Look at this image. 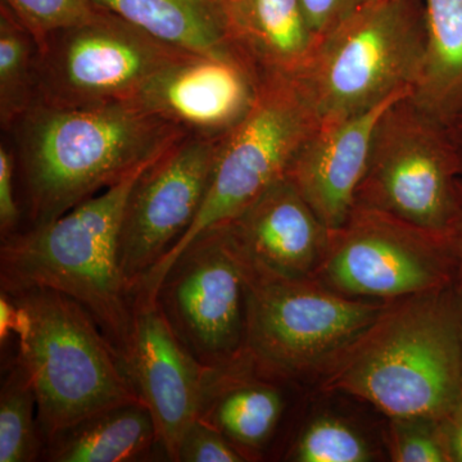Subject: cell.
<instances>
[{
  "label": "cell",
  "instance_id": "obj_1",
  "mask_svg": "<svg viewBox=\"0 0 462 462\" xmlns=\"http://www.w3.org/2000/svg\"><path fill=\"white\" fill-rule=\"evenodd\" d=\"M8 133L29 227L57 220L187 135L134 102L80 108L36 103Z\"/></svg>",
  "mask_w": 462,
  "mask_h": 462
},
{
  "label": "cell",
  "instance_id": "obj_2",
  "mask_svg": "<svg viewBox=\"0 0 462 462\" xmlns=\"http://www.w3.org/2000/svg\"><path fill=\"white\" fill-rule=\"evenodd\" d=\"M324 388L391 419L440 420L462 396V291L457 284L389 302L327 372Z\"/></svg>",
  "mask_w": 462,
  "mask_h": 462
},
{
  "label": "cell",
  "instance_id": "obj_3",
  "mask_svg": "<svg viewBox=\"0 0 462 462\" xmlns=\"http://www.w3.org/2000/svg\"><path fill=\"white\" fill-rule=\"evenodd\" d=\"M153 161L57 220L17 231L0 245L2 293L51 289L71 298L89 312L129 370L135 293L121 269L118 236L127 197Z\"/></svg>",
  "mask_w": 462,
  "mask_h": 462
},
{
  "label": "cell",
  "instance_id": "obj_4",
  "mask_svg": "<svg viewBox=\"0 0 462 462\" xmlns=\"http://www.w3.org/2000/svg\"><path fill=\"white\" fill-rule=\"evenodd\" d=\"M8 296L20 312L16 360L35 392L45 443L96 413L142 402L129 366L83 306L51 289Z\"/></svg>",
  "mask_w": 462,
  "mask_h": 462
},
{
  "label": "cell",
  "instance_id": "obj_5",
  "mask_svg": "<svg viewBox=\"0 0 462 462\" xmlns=\"http://www.w3.org/2000/svg\"><path fill=\"white\" fill-rule=\"evenodd\" d=\"M425 51L424 0H375L325 33L296 78L320 124L333 123L415 89Z\"/></svg>",
  "mask_w": 462,
  "mask_h": 462
},
{
  "label": "cell",
  "instance_id": "obj_6",
  "mask_svg": "<svg viewBox=\"0 0 462 462\" xmlns=\"http://www.w3.org/2000/svg\"><path fill=\"white\" fill-rule=\"evenodd\" d=\"M319 124L296 76L263 75L254 108L225 138L196 220L136 288L138 309L154 306L170 264L197 236L227 223L273 184L287 178L298 152Z\"/></svg>",
  "mask_w": 462,
  "mask_h": 462
},
{
  "label": "cell",
  "instance_id": "obj_7",
  "mask_svg": "<svg viewBox=\"0 0 462 462\" xmlns=\"http://www.w3.org/2000/svg\"><path fill=\"white\" fill-rule=\"evenodd\" d=\"M248 266L245 352L270 379L327 372L389 303L343 296L315 278H279Z\"/></svg>",
  "mask_w": 462,
  "mask_h": 462
},
{
  "label": "cell",
  "instance_id": "obj_8",
  "mask_svg": "<svg viewBox=\"0 0 462 462\" xmlns=\"http://www.w3.org/2000/svg\"><path fill=\"white\" fill-rule=\"evenodd\" d=\"M410 94L394 100L376 124L356 206L449 238L460 163L445 125Z\"/></svg>",
  "mask_w": 462,
  "mask_h": 462
},
{
  "label": "cell",
  "instance_id": "obj_9",
  "mask_svg": "<svg viewBox=\"0 0 462 462\" xmlns=\"http://www.w3.org/2000/svg\"><path fill=\"white\" fill-rule=\"evenodd\" d=\"M187 53L105 11L45 41L38 103L80 108L134 102L157 72Z\"/></svg>",
  "mask_w": 462,
  "mask_h": 462
},
{
  "label": "cell",
  "instance_id": "obj_10",
  "mask_svg": "<svg viewBox=\"0 0 462 462\" xmlns=\"http://www.w3.org/2000/svg\"><path fill=\"white\" fill-rule=\"evenodd\" d=\"M315 276L343 296L393 302L454 284L457 260L448 236L356 206L346 224L330 231Z\"/></svg>",
  "mask_w": 462,
  "mask_h": 462
},
{
  "label": "cell",
  "instance_id": "obj_11",
  "mask_svg": "<svg viewBox=\"0 0 462 462\" xmlns=\"http://www.w3.org/2000/svg\"><path fill=\"white\" fill-rule=\"evenodd\" d=\"M247 260L223 225L203 231L170 264L154 306L202 366H221L245 354Z\"/></svg>",
  "mask_w": 462,
  "mask_h": 462
},
{
  "label": "cell",
  "instance_id": "obj_12",
  "mask_svg": "<svg viewBox=\"0 0 462 462\" xmlns=\"http://www.w3.org/2000/svg\"><path fill=\"white\" fill-rule=\"evenodd\" d=\"M224 141L181 136L136 179L118 236L121 269L134 293L196 220Z\"/></svg>",
  "mask_w": 462,
  "mask_h": 462
},
{
  "label": "cell",
  "instance_id": "obj_13",
  "mask_svg": "<svg viewBox=\"0 0 462 462\" xmlns=\"http://www.w3.org/2000/svg\"><path fill=\"white\" fill-rule=\"evenodd\" d=\"M263 79L240 51L187 53L157 72L134 103L187 135L223 139L254 108Z\"/></svg>",
  "mask_w": 462,
  "mask_h": 462
},
{
  "label": "cell",
  "instance_id": "obj_14",
  "mask_svg": "<svg viewBox=\"0 0 462 462\" xmlns=\"http://www.w3.org/2000/svg\"><path fill=\"white\" fill-rule=\"evenodd\" d=\"M223 226L254 269L279 278H314L329 245L330 231L288 176Z\"/></svg>",
  "mask_w": 462,
  "mask_h": 462
},
{
  "label": "cell",
  "instance_id": "obj_15",
  "mask_svg": "<svg viewBox=\"0 0 462 462\" xmlns=\"http://www.w3.org/2000/svg\"><path fill=\"white\" fill-rule=\"evenodd\" d=\"M130 373L153 416L166 457L175 461L185 430L199 418L206 367L185 348L157 306L136 310Z\"/></svg>",
  "mask_w": 462,
  "mask_h": 462
},
{
  "label": "cell",
  "instance_id": "obj_16",
  "mask_svg": "<svg viewBox=\"0 0 462 462\" xmlns=\"http://www.w3.org/2000/svg\"><path fill=\"white\" fill-rule=\"evenodd\" d=\"M404 94L365 114L319 124L294 158L288 178L328 230H338L354 212L374 130L385 109Z\"/></svg>",
  "mask_w": 462,
  "mask_h": 462
},
{
  "label": "cell",
  "instance_id": "obj_17",
  "mask_svg": "<svg viewBox=\"0 0 462 462\" xmlns=\"http://www.w3.org/2000/svg\"><path fill=\"white\" fill-rule=\"evenodd\" d=\"M247 354L221 366L206 367L199 418L224 434L251 460L263 448L284 411V398Z\"/></svg>",
  "mask_w": 462,
  "mask_h": 462
},
{
  "label": "cell",
  "instance_id": "obj_18",
  "mask_svg": "<svg viewBox=\"0 0 462 462\" xmlns=\"http://www.w3.org/2000/svg\"><path fill=\"white\" fill-rule=\"evenodd\" d=\"M231 42L263 75L298 76L318 45L302 0H224Z\"/></svg>",
  "mask_w": 462,
  "mask_h": 462
},
{
  "label": "cell",
  "instance_id": "obj_19",
  "mask_svg": "<svg viewBox=\"0 0 462 462\" xmlns=\"http://www.w3.org/2000/svg\"><path fill=\"white\" fill-rule=\"evenodd\" d=\"M161 447L156 424L143 402L96 413L60 431L45 443L51 462H132L148 460ZM162 448V447H161Z\"/></svg>",
  "mask_w": 462,
  "mask_h": 462
},
{
  "label": "cell",
  "instance_id": "obj_20",
  "mask_svg": "<svg viewBox=\"0 0 462 462\" xmlns=\"http://www.w3.org/2000/svg\"><path fill=\"white\" fill-rule=\"evenodd\" d=\"M160 41L190 53L239 51L230 39L224 0H91Z\"/></svg>",
  "mask_w": 462,
  "mask_h": 462
},
{
  "label": "cell",
  "instance_id": "obj_21",
  "mask_svg": "<svg viewBox=\"0 0 462 462\" xmlns=\"http://www.w3.org/2000/svg\"><path fill=\"white\" fill-rule=\"evenodd\" d=\"M427 51L416 105L448 126L462 115V0H424Z\"/></svg>",
  "mask_w": 462,
  "mask_h": 462
},
{
  "label": "cell",
  "instance_id": "obj_22",
  "mask_svg": "<svg viewBox=\"0 0 462 462\" xmlns=\"http://www.w3.org/2000/svg\"><path fill=\"white\" fill-rule=\"evenodd\" d=\"M38 75L35 39L0 2V124L5 132L38 103Z\"/></svg>",
  "mask_w": 462,
  "mask_h": 462
},
{
  "label": "cell",
  "instance_id": "obj_23",
  "mask_svg": "<svg viewBox=\"0 0 462 462\" xmlns=\"http://www.w3.org/2000/svg\"><path fill=\"white\" fill-rule=\"evenodd\" d=\"M44 448L35 392L14 360L0 391V462L38 461Z\"/></svg>",
  "mask_w": 462,
  "mask_h": 462
},
{
  "label": "cell",
  "instance_id": "obj_24",
  "mask_svg": "<svg viewBox=\"0 0 462 462\" xmlns=\"http://www.w3.org/2000/svg\"><path fill=\"white\" fill-rule=\"evenodd\" d=\"M297 462H367L372 449L361 434L346 422L330 416L312 420L300 433L291 449Z\"/></svg>",
  "mask_w": 462,
  "mask_h": 462
},
{
  "label": "cell",
  "instance_id": "obj_25",
  "mask_svg": "<svg viewBox=\"0 0 462 462\" xmlns=\"http://www.w3.org/2000/svg\"><path fill=\"white\" fill-rule=\"evenodd\" d=\"M35 39L39 50L51 33L84 25L106 9L91 0H2Z\"/></svg>",
  "mask_w": 462,
  "mask_h": 462
},
{
  "label": "cell",
  "instance_id": "obj_26",
  "mask_svg": "<svg viewBox=\"0 0 462 462\" xmlns=\"http://www.w3.org/2000/svg\"><path fill=\"white\" fill-rule=\"evenodd\" d=\"M392 460L448 462L439 420L424 418L392 419Z\"/></svg>",
  "mask_w": 462,
  "mask_h": 462
},
{
  "label": "cell",
  "instance_id": "obj_27",
  "mask_svg": "<svg viewBox=\"0 0 462 462\" xmlns=\"http://www.w3.org/2000/svg\"><path fill=\"white\" fill-rule=\"evenodd\" d=\"M245 456L221 431L197 418L185 430L175 462H243Z\"/></svg>",
  "mask_w": 462,
  "mask_h": 462
},
{
  "label": "cell",
  "instance_id": "obj_28",
  "mask_svg": "<svg viewBox=\"0 0 462 462\" xmlns=\"http://www.w3.org/2000/svg\"><path fill=\"white\" fill-rule=\"evenodd\" d=\"M16 158L11 151L2 143L0 145V234L2 239L14 236L20 231L23 208L18 205L16 199Z\"/></svg>",
  "mask_w": 462,
  "mask_h": 462
},
{
  "label": "cell",
  "instance_id": "obj_29",
  "mask_svg": "<svg viewBox=\"0 0 462 462\" xmlns=\"http://www.w3.org/2000/svg\"><path fill=\"white\" fill-rule=\"evenodd\" d=\"M375 0H302L303 9L316 41L346 17Z\"/></svg>",
  "mask_w": 462,
  "mask_h": 462
},
{
  "label": "cell",
  "instance_id": "obj_30",
  "mask_svg": "<svg viewBox=\"0 0 462 462\" xmlns=\"http://www.w3.org/2000/svg\"><path fill=\"white\" fill-rule=\"evenodd\" d=\"M439 430L448 462H462V396L454 409L440 419Z\"/></svg>",
  "mask_w": 462,
  "mask_h": 462
},
{
  "label": "cell",
  "instance_id": "obj_31",
  "mask_svg": "<svg viewBox=\"0 0 462 462\" xmlns=\"http://www.w3.org/2000/svg\"><path fill=\"white\" fill-rule=\"evenodd\" d=\"M449 240H451L456 260H457L456 284L462 291V176L458 181L457 211H456L454 224L449 231Z\"/></svg>",
  "mask_w": 462,
  "mask_h": 462
},
{
  "label": "cell",
  "instance_id": "obj_32",
  "mask_svg": "<svg viewBox=\"0 0 462 462\" xmlns=\"http://www.w3.org/2000/svg\"><path fill=\"white\" fill-rule=\"evenodd\" d=\"M447 127L449 139H451L452 145H454L456 154H457L458 163H460L461 176H462V115L460 117L456 118L454 123L449 124Z\"/></svg>",
  "mask_w": 462,
  "mask_h": 462
}]
</instances>
